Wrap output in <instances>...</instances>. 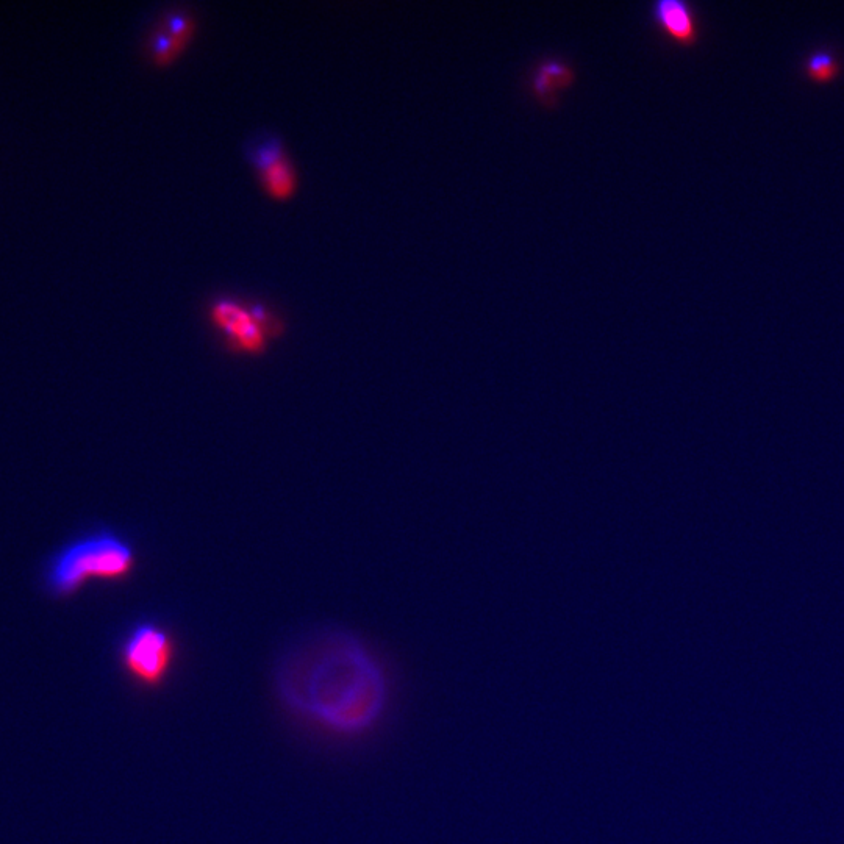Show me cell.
Returning <instances> with one entry per match:
<instances>
[{
  "label": "cell",
  "mask_w": 844,
  "mask_h": 844,
  "mask_svg": "<svg viewBox=\"0 0 844 844\" xmlns=\"http://www.w3.org/2000/svg\"><path fill=\"white\" fill-rule=\"evenodd\" d=\"M274 690L297 715L341 735L368 732L388 704V682L365 644L352 633L326 629L283 652Z\"/></svg>",
  "instance_id": "1"
},
{
  "label": "cell",
  "mask_w": 844,
  "mask_h": 844,
  "mask_svg": "<svg viewBox=\"0 0 844 844\" xmlns=\"http://www.w3.org/2000/svg\"><path fill=\"white\" fill-rule=\"evenodd\" d=\"M136 566L132 544L115 533L104 532L72 544L58 557L52 571L54 587L77 590L90 579L118 580L130 576Z\"/></svg>",
  "instance_id": "2"
},
{
  "label": "cell",
  "mask_w": 844,
  "mask_h": 844,
  "mask_svg": "<svg viewBox=\"0 0 844 844\" xmlns=\"http://www.w3.org/2000/svg\"><path fill=\"white\" fill-rule=\"evenodd\" d=\"M176 646L171 633L152 621L136 624L122 644V665L147 688L160 687L171 673Z\"/></svg>",
  "instance_id": "3"
},
{
  "label": "cell",
  "mask_w": 844,
  "mask_h": 844,
  "mask_svg": "<svg viewBox=\"0 0 844 844\" xmlns=\"http://www.w3.org/2000/svg\"><path fill=\"white\" fill-rule=\"evenodd\" d=\"M210 318L222 333L230 351L255 357L268 349V335L260 327L247 304L219 299L211 305Z\"/></svg>",
  "instance_id": "4"
},
{
  "label": "cell",
  "mask_w": 844,
  "mask_h": 844,
  "mask_svg": "<svg viewBox=\"0 0 844 844\" xmlns=\"http://www.w3.org/2000/svg\"><path fill=\"white\" fill-rule=\"evenodd\" d=\"M249 158L257 169L258 179L266 193L274 199H288L296 190V169L277 136L258 138L249 147Z\"/></svg>",
  "instance_id": "5"
},
{
  "label": "cell",
  "mask_w": 844,
  "mask_h": 844,
  "mask_svg": "<svg viewBox=\"0 0 844 844\" xmlns=\"http://www.w3.org/2000/svg\"><path fill=\"white\" fill-rule=\"evenodd\" d=\"M196 29L193 13L183 8H169L161 13L147 35V52L157 65L174 60L190 41Z\"/></svg>",
  "instance_id": "6"
},
{
  "label": "cell",
  "mask_w": 844,
  "mask_h": 844,
  "mask_svg": "<svg viewBox=\"0 0 844 844\" xmlns=\"http://www.w3.org/2000/svg\"><path fill=\"white\" fill-rule=\"evenodd\" d=\"M576 77V68L571 61L557 55L541 58L530 72V93L544 107H554L560 94L576 82Z\"/></svg>",
  "instance_id": "7"
},
{
  "label": "cell",
  "mask_w": 844,
  "mask_h": 844,
  "mask_svg": "<svg viewBox=\"0 0 844 844\" xmlns=\"http://www.w3.org/2000/svg\"><path fill=\"white\" fill-rule=\"evenodd\" d=\"M649 16L652 24L674 43L691 46L698 41V16L685 0H655L649 7Z\"/></svg>",
  "instance_id": "8"
},
{
  "label": "cell",
  "mask_w": 844,
  "mask_h": 844,
  "mask_svg": "<svg viewBox=\"0 0 844 844\" xmlns=\"http://www.w3.org/2000/svg\"><path fill=\"white\" fill-rule=\"evenodd\" d=\"M805 69H807V76L815 82H829L838 74V61L834 54L819 51L809 58Z\"/></svg>",
  "instance_id": "9"
}]
</instances>
